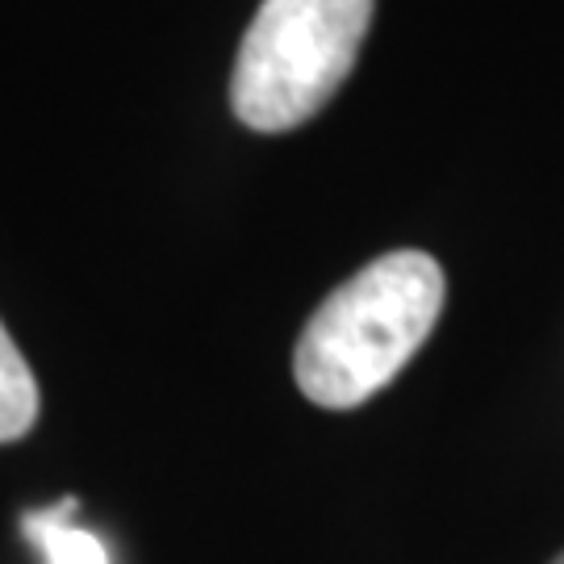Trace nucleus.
I'll return each instance as SVG.
<instances>
[{
  "instance_id": "nucleus-1",
  "label": "nucleus",
  "mask_w": 564,
  "mask_h": 564,
  "mask_svg": "<svg viewBox=\"0 0 564 564\" xmlns=\"http://www.w3.org/2000/svg\"><path fill=\"white\" fill-rule=\"evenodd\" d=\"M444 268L426 251H389L360 268L305 323L293 377L323 410H356L414 360L444 314Z\"/></svg>"
},
{
  "instance_id": "nucleus-2",
  "label": "nucleus",
  "mask_w": 564,
  "mask_h": 564,
  "mask_svg": "<svg viewBox=\"0 0 564 564\" xmlns=\"http://www.w3.org/2000/svg\"><path fill=\"white\" fill-rule=\"evenodd\" d=\"M372 0H263L242 34L230 105L260 134H284L314 118L368 39Z\"/></svg>"
},
{
  "instance_id": "nucleus-3",
  "label": "nucleus",
  "mask_w": 564,
  "mask_h": 564,
  "mask_svg": "<svg viewBox=\"0 0 564 564\" xmlns=\"http://www.w3.org/2000/svg\"><path fill=\"white\" fill-rule=\"evenodd\" d=\"M76 498H63L55 506H42V510H30L21 519V531L25 540L39 547L46 564H109V552L105 544L84 531L76 519Z\"/></svg>"
},
{
  "instance_id": "nucleus-4",
  "label": "nucleus",
  "mask_w": 564,
  "mask_h": 564,
  "mask_svg": "<svg viewBox=\"0 0 564 564\" xmlns=\"http://www.w3.org/2000/svg\"><path fill=\"white\" fill-rule=\"evenodd\" d=\"M34 423H39V381L13 335L0 323V444L25 440Z\"/></svg>"
},
{
  "instance_id": "nucleus-5",
  "label": "nucleus",
  "mask_w": 564,
  "mask_h": 564,
  "mask_svg": "<svg viewBox=\"0 0 564 564\" xmlns=\"http://www.w3.org/2000/svg\"><path fill=\"white\" fill-rule=\"evenodd\" d=\"M552 564H564V552H561V556H556V561H552Z\"/></svg>"
}]
</instances>
